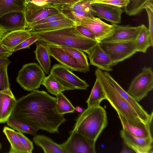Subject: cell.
<instances>
[{"mask_svg": "<svg viewBox=\"0 0 153 153\" xmlns=\"http://www.w3.org/2000/svg\"><path fill=\"white\" fill-rule=\"evenodd\" d=\"M76 25L74 22L67 18L49 22L37 25L27 30L30 32H45L75 26Z\"/></svg>", "mask_w": 153, "mask_h": 153, "instance_id": "cell-21", "label": "cell"}, {"mask_svg": "<svg viewBox=\"0 0 153 153\" xmlns=\"http://www.w3.org/2000/svg\"><path fill=\"white\" fill-rule=\"evenodd\" d=\"M153 88V72L150 67H144L131 83L126 91L137 102L146 96Z\"/></svg>", "mask_w": 153, "mask_h": 153, "instance_id": "cell-7", "label": "cell"}, {"mask_svg": "<svg viewBox=\"0 0 153 153\" xmlns=\"http://www.w3.org/2000/svg\"><path fill=\"white\" fill-rule=\"evenodd\" d=\"M38 41V37L35 35L32 34L31 36L13 48L11 51L13 53L22 49L29 48L31 45Z\"/></svg>", "mask_w": 153, "mask_h": 153, "instance_id": "cell-40", "label": "cell"}, {"mask_svg": "<svg viewBox=\"0 0 153 153\" xmlns=\"http://www.w3.org/2000/svg\"><path fill=\"white\" fill-rule=\"evenodd\" d=\"M107 125L106 111L100 105L84 110L71 131L82 135L95 146L97 140Z\"/></svg>", "mask_w": 153, "mask_h": 153, "instance_id": "cell-3", "label": "cell"}, {"mask_svg": "<svg viewBox=\"0 0 153 153\" xmlns=\"http://www.w3.org/2000/svg\"><path fill=\"white\" fill-rule=\"evenodd\" d=\"M3 132L10 145L9 153H29L21 142L16 131L14 130L5 126Z\"/></svg>", "mask_w": 153, "mask_h": 153, "instance_id": "cell-24", "label": "cell"}, {"mask_svg": "<svg viewBox=\"0 0 153 153\" xmlns=\"http://www.w3.org/2000/svg\"><path fill=\"white\" fill-rule=\"evenodd\" d=\"M75 27L77 30L85 36L97 41L95 34L89 29L80 25H77Z\"/></svg>", "mask_w": 153, "mask_h": 153, "instance_id": "cell-42", "label": "cell"}, {"mask_svg": "<svg viewBox=\"0 0 153 153\" xmlns=\"http://www.w3.org/2000/svg\"><path fill=\"white\" fill-rule=\"evenodd\" d=\"M13 52L4 46L0 39V59H6L11 56Z\"/></svg>", "mask_w": 153, "mask_h": 153, "instance_id": "cell-43", "label": "cell"}, {"mask_svg": "<svg viewBox=\"0 0 153 153\" xmlns=\"http://www.w3.org/2000/svg\"><path fill=\"white\" fill-rule=\"evenodd\" d=\"M42 84L45 87L48 92L55 96L59 93L69 90L51 73L45 77Z\"/></svg>", "mask_w": 153, "mask_h": 153, "instance_id": "cell-29", "label": "cell"}, {"mask_svg": "<svg viewBox=\"0 0 153 153\" xmlns=\"http://www.w3.org/2000/svg\"><path fill=\"white\" fill-rule=\"evenodd\" d=\"M10 61L7 58L0 59V66L4 65H9Z\"/></svg>", "mask_w": 153, "mask_h": 153, "instance_id": "cell-48", "label": "cell"}, {"mask_svg": "<svg viewBox=\"0 0 153 153\" xmlns=\"http://www.w3.org/2000/svg\"><path fill=\"white\" fill-rule=\"evenodd\" d=\"M114 25L115 29L113 34L103 40L111 41H135L142 27V25L136 27L117 24Z\"/></svg>", "mask_w": 153, "mask_h": 153, "instance_id": "cell-18", "label": "cell"}, {"mask_svg": "<svg viewBox=\"0 0 153 153\" xmlns=\"http://www.w3.org/2000/svg\"><path fill=\"white\" fill-rule=\"evenodd\" d=\"M50 72L69 90H85L89 86L88 84L85 81L79 78L62 65H54L51 69Z\"/></svg>", "mask_w": 153, "mask_h": 153, "instance_id": "cell-8", "label": "cell"}, {"mask_svg": "<svg viewBox=\"0 0 153 153\" xmlns=\"http://www.w3.org/2000/svg\"><path fill=\"white\" fill-rule=\"evenodd\" d=\"M58 7L60 9L82 11L94 16L93 12L91 5L90 4V1L85 0L73 5L65 4Z\"/></svg>", "mask_w": 153, "mask_h": 153, "instance_id": "cell-34", "label": "cell"}, {"mask_svg": "<svg viewBox=\"0 0 153 153\" xmlns=\"http://www.w3.org/2000/svg\"><path fill=\"white\" fill-rule=\"evenodd\" d=\"M45 75L38 63H30L23 65L19 72L16 80L25 90L32 91L40 87Z\"/></svg>", "mask_w": 153, "mask_h": 153, "instance_id": "cell-5", "label": "cell"}, {"mask_svg": "<svg viewBox=\"0 0 153 153\" xmlns=\"http://www.w3.org/2000/svg\"><path fill=\"white\" fill-rule=\"evenodd\" d=\"M61 48L69 53L82 64L87 67L89 68V65L87 56L83 51L74 48L65 47Z\"/></svg>", "mask_w": 153, "mask_h": 153, "instance_id": "cell-35", "label": "cell"}, {"mask_svg": "<svg viewBox=\"0 0 153 153\" xmlns=\"http://www.w3.org/2000/svg\"><path fill=\"white\" fill-rule=\"evenodd\" d=\"M47 2L49 4L57 7L65 5L59 0H47Z\"/></svg>", "mask_w": 153, "mask_h": 153, "instance_id": "cell-47", "label": "cell"}, {"mask_svg": "<svg viewBox=\"0 0 153 153\" xmlns=\"http://www.w3.org/2000/svg\"><path fill=\"white\" fill-rule=\"evenodd\" d=\"M120 134L124 143L135 153H153L152 137L146 138L135 137L123 129Z\"/></svg>", "mask_w": 153, "mask_h": 153, "instance_id": "cell-14", "label": "cell"}, {"mask_svg": "<svg viewBox=\"0 0 153 153\" xmlns=\"http://www.w3.org/2000/svg\"><path fill=\"white\" fill-rule=\"evenodd\" d=\"M7 125L14 130L32 135L36 134L38 130L11 116L7 122Z\"/></svg>", "mask_w": 153, "mask_h": 153, "instance_id": "cell-30", "label": "cell"}, {"mask_svg": "<svg viewBox=\"0 0 153 153\" xmlns=\"http://www.w3.org/2000/svg\"><path fill=\"white\" fill-rule=\"evenodd\" d=\"M76 25H80L89 29L94 33L97 40L100 42L112 35L115 29L114 25L108 24L95 16Z\"/></svg>", "mask_w": 153, "mask_h": 153, "instance_id": "cell-15", "label": "cell"}, {"mask_svg": "<svg viewBox=\"0 0 153 153\" xmlns=\"http://www.w3.org/2000/svg\"><path fill=\"white\" fill-rule=\"evenodd\" d=\"M144 9L146 10L148 16L149 24L148 29L151 43L152 47L153 45V3L150 2L147 3L145 6Z\"/></svg>", "mask_w": 153, "mask_h": 153, "instance_id": "cell-37", "label": "cell"}, {"mask_svg": "<svg viewBox=\"0 0 153 153\" xmlns=\"http://www.w3.org/2000/svg\"><path fill=\"white\" fill-rule=\"evenodd\" d=\"M120 153H133L135 152L133 150L128 146L125 143H124L123 146V149Z\"/></svg>", "mask_w": 153, "mask_h": 153, "instance_id": "cell-46", "label": "cell"}, {"mask_svg": "<svg viewBox=\"0 0 153 153\" xmlns=\"http://www.w3.org/2000/svg\"><path fill=\"white\" fill-rule=\"evenodd\" d=\"M56 96V107L59 114L64 115L74 111L75 108L62 92L58 93Z\"/></svg>", "mask_w": 153, "mask_h": 153, "instance_id": "cell-33", "label": "cell"}, {"mask_svg": "<svg viewBox=\"0 0 153 153\" xmlns=\"http://www.w3.org/2000/svg\"><path fill=\"white\" fill-rule=\"evenodd\" d=\"M26 0H0V17L7 13L25 11Z\"/></svg>", "mask_w": 153, "mask_h": 153, "instance_id": "cell-26", "label": "cell"}, {"mask_svg": "<svg viewBox=\"0 0 153 153\" xmlns=\"http://www.w3.org/2000/svg\"><path fill=\"white\" fill-rule=\"evenodd\" d=\"M36 48L34 51L36 59L44 72L49 74L51 68V60L47 45L39 41L36 43Z\"/></svg>", "mask_w": 153, "mask_h": 153, "instance_id": "cell-22", "label": "cell"}, {"mask_svg": "<svg viewBox=\"0 0 153 153\" xmlns=\"http://www.w3.org/2000/svg\"><path fill=\"white\" fill-rule=\"evenodd\" d=\"M31 35V33L27 29L15 30L5 33L0 39V41L4 46L11 51Z\"/></svg>", "mask_w": 153, "mask_h": 153, "instance_id": "cell-20", "label": "cell"}, {"mask_svg": "<svg viewBox=\"0 0 153 153\" xmlns=\"http://www.w3.org/2000/svg\"><path fill=\"white\" fill-rule=\"evenodd\" d=\"M16 100L11 90L0 91V123L7 122L11 116Z\"/></svg>", "mask_w": 153, "mask_h": 153, "instance_id": "cell-19", "label": "cell"}, {"mask_svg": "<svg viewBox=\"0 0 153 153\" xmlns=\"http://www.w3.org/2000/svg\"><path fill=\"white\" fill-rule=\"evenodd\" d=\"M59 9L65 17L73 21L76 24L91 19L94 17L82 11Z\"/></svg>", "mask_w": 153, "mask_h": 153, "instance_id": "cell-31", "label": "cell"}, {"mask_svg": "<svg viewBox=\"0 0 153 153\" xmlns=\"http://www.w3.org/2000/svg\"><path fill=\"white\" fill-rule=\"evenodd\" d=\"M105 94L106 100L111 106L130 124L142 127L150 124L143 123L130 104L115 90L105 76L104 72L97 68L95 71Z\"/></svg>", "mask_w": 153, "mask_h": 153, "instance_id": "cell-4", "label": "cell"}, {"mask_svg": "<svg viewBox=\"0 0 153 153\" xmlns=\"http://www.w3.org/2000/svg\"><path fill=\"white\" fill-rule=\"evenodd\" d=\"M58 7L50 4L38 6L31 2L26 3L25 13L27 24L59 13L60 11Z\"/></svg>", "mask_w": 153, "mask_h": 153, "instance_id": "cell-12", "label": "cell"}, {"mask_svg": "<svg viewBox=\"0 0 153 153\" xmlns=\"http://www.w3.org/2000/svg\"><path fill=\"white\" fill-rule=\"evenodd\" d=\"M47 45L50 56L68 69L83 73L89 71V68L82 64L61 48Z\"/></svg>", "mask_w": 153, "mask_h": 153, "instance_id": "cell-10", "label": "cell"}, {"mask_svg": "<svg viewBox=\"0 0 153 153\" xmlns=\"http://www.w3.org/2000/svg\"><path fill=\"white\" fill-rule=\"evenodd\" d=\"M26 2H31L38 6H43L50 4L47 2V0H26Z\"/></svg>", "mask_w": 153, "mask_h": 153, "instance_id": "cell-44", "label": "cell"}, {"mask_svg": "<svg viewBox=\"0 0 153 153\" xmlns=\"http://www.w3.org/2000/svg\"><path fill=\"white\" fill-rule=\"evenodd\" d=\"M64 4L73 5L83 0H59Z\"/></svg>", "mask_w": 153, "mask_h": 153, "instance_id": "cell-45", "label": "cell"}, {"mask_svg": "<svg viewBox=\"0 0 153 153\" xmlns=\"http://www.w3.org/2000/svg\"><path fill=\"white\" fill-rule=\"evenodd\" d=\"M135 44L137 52L145 53L151 45L148 28L143 24L135 40Z\"/></svg>", "mask_w": 153, "mask_h": 153, "instance_id": "cell-28", "label": "cell"}, {"mask_svg": "<svg viewBox=\"0 0 153 153\" xmlns=\"http://www.w3.org/2000/svg\"><path fill=\"white\" fill-rule=\"evenodd\" d=\"M85 0L91 1H97V0Z\"/></svg>", "mask_w": 153, "mask_h": 153, "instance_id": "cell-51", "label": "cell"}, {"mask_svg": "<svg viewBox=\"0 0 153 153\" xmlns=\"http://www.w3.org/2000/svg\"><path fill=\"white\" fill-rule=\"evenodd\" d=\"M104 75L110 84L117 92L131 105L140 120L146 124L151 125L153 118V112L149 114L138 102L125 91L114 79L108 72H104Z\"/></svg>", "mask_w": 153, "mask_h": 153, "instance_id": "cell-11", "label": "cell"}, {"mask_svg": "<svg viewBox=\"0 0 153 153\" xmlns=\"http://www.w3.org/2000/svg\"><path fill=\"white\" fill-rule=\"evenodd\" d=\"M122 126L123 129L135 137L146 138L152 137L150 125L139 127L132 126L129 123L118 113H117Z\"/></svg>", "mask_w": 153, "mask_h": 153, "instance_id": "cell-25", "label": "cell"}, {"mask_svg": "<svg viewBox=\"0 0 153 153\" xmlns=\"http://www.w3.org/2000/svg\"><path fill=\"white\" fill-rule=\"evenodd\" d=\"M129 0H98L90 1V4L93 3L104 4L118 7H124L129 2Z\"/></svg>", "mask_w": 153, "mask_h": 153, "instance_id": "cell-39", "label": "cell"}, {"mask_svg": "<svg viewBox=\"0 0 153 153\" xmlns=\"http://www.w3.org/2000/svg\"><path fill=\"white\" fill-rule=\"evenodd\" d=\"M5 33L4 32L0 27V39Z\"/></svg>", "mask_w": 153, "mask_h": 153, "instance_id": "cell-50", "label": "cell"}, {"mask_svg": "<svg viewBox=\"0 0 153 153\" xmlns=\"http://www.w3.org/2000/svg\"><path fill=\"white\" fill-rule=\"evenodd\" d=\"M88 55L91 65L105 71L108 72L113 70L112 68L114 65L112 61L109 56L101 47L99 43Z\"/></svg>", "mask_w": 153, "mask_h": 153, "instance_id": "cell-17", "label": "cell"}, {"mask_svg": "<svg viewBox=\"0 0 153 153\" xmlns=\"http://www.w3.org/2000/svg\"><path fill=\"white\" fill-rule=\"evenodd\" d=\"M105 94L100 82L96 78L90 94L86 101L87 107L100 105L101 101L106 100Z\"/></svg>", "mask_w": 153, "mask_h": 153, "instance_id": "cell-27", "label": "cell"}, {"mask_svg": "<svg viewBox=\"0 0 153 153\" xmlns=\"http://www.w3.org/2000/svg\"><path fill=\"white\" fill-rule=\"evenodd\" d=\"M128 5L124 7L126 13L129 16L137 15L144 9L146 4L153 2V0H129Z\"/></svg>", "mask_w": 153, "mask_h": 153, "instance_id": "cell-32", "label": "cell"}, {"mask_svg": "<svg viewBox=\"0 0 153 153\" xmlns=\"http://www.w3.org/2000/svg\"><path fill=\"white\" fill-rule=\"evenodd\" d=\"M56 98L37 90L16 100L11 116L39 130L59 133L58 128L66 119L56 107Z\"/></svg>", "mask_w": 153, "mask_h": 153, "instance_id": "cell-1", "label": "cell"}, {"mask_svg": "<svg viewBox=\"0 0 153 153\" xmlns=\"http://www.w3.org/2000/svg\"><path fill=\"white\" fill-rule=\"evenodd\" d=\"M33 141L36 146L42 149L45 153H65L61 144L55 143L45 136L36 134L33 138Z\"/></svg>", "mask_w": 153, "mask_h": 153, "instance_id": "cell-23", "label": "cell"}, {"mask_svg": "<svg viewBox=\"0 0 153 153\" xmlns=\"http://www.w3.org/2000/svg\"><path fill=\"white\" fill-rule=\"evenodd\" d=\"M8 66H0V91L11 90L7 73Z\"/></svg>", "mask_w": 153, "mask_h": 153, "instance_id": "cell-36", "label": "cell"}, {"mask_svg": "<svg viewBox=\"0 0 153 153\" xmlns=\"http://www.w3.org/2000/svg\"><path fill=\"white\" fill-rule=\"evenodd\" d=\"M75 110L78 112L81 113L84 110L81 107L78 106H76V108H75Z\"/></svg>", "mask_w": 153, "mask_h": 153, "instance_id": "cell-49", "label": "cell"}, {"mask_svg": "<svg viewBox=\"0 0 153 153\" xmlns=\"http://www.w3.org/2000/svg\"><path fill=\"white\" fill-rule=\"evenodd\" d=\"M91 5L94 16H98L112 25L121 23L123 12L121 8L104 4L93 3Z\"/></svg>", "mask_w": 153, "mask_h": 153, "instance_id": "cell-13", "label": "cell"}, {"mask_svg": "<svg viewBox=\"0 0 153 153\" xmlns=\"http://www.w3.org/2000/svg\"><path fill=\"white\" fill-rule=\"evenodd\" d=\"M2 147V145L1 143H0V150L1 149Z\"/></svg>", "mask_w": 153, "mask_h": 153, "instance_id": "cell-52", "label": "cell"}, {"mask_svg": "<svg viewBox=\"0 0 153 153\" xmlns=\"http://www.w3.org/2000/svg\"><path fill=\"white\" fill-rule=\"evenodd\" d=\"M45 44L61 48L76 49L88 54L100 42L82 34L75 26L42 32H30Z\"/></svg>", "mask_w": 153, "mask_h": 153, "instance_id": "cell-2", "label": "cell"}, {"mask_svg": "<svg viewBox=\"0 0 153 153\" xmlns=\"http://www.w3.org/2000/svg\"><path fill=\"white\" fill-rule=\"evenodd\" d=\"M17 133L23 144L26 148L29 153H31L33 149V142L25 136L23 133L19 131Z\"/></svg>", "mask_w": 153, "mask_h": 153, "instance_id": "cell-41", "label": "cell"}, {"mask_svg": "<svg viewBox=\"0 0 153 153\" xmlns=\"http://www.w3.org/2000/svg\"><path fill=\"white\" fill-rule=\"evenodd\" d=\"M25 11L12 12L3 15L0 17V27L5 33L25 30L27 23Z\"/></svg>", "mask_w": 153, "mask_h": 153, "instance_id": "cell-16", "label": "cell"}, {"mask_svg": "<svg viewBox=\"0 0 153 153\" xmlns=\"http://www.w3.org/2000/svg\"><path fill=\"white\" fill-rule=\"evenodd\" d=\"M66 18L67 17L62 13L60 12L57 14L48 16L40 21L27 24L26 29L28 30L30 27L37 25L49 22Z\"/></svg>", "mask_w": 153, "mask_h": 153, "instance_id": "cell-38", "label": "cell"}, {"mask_svg": "<svg viewBox=\"0 0 153 153\" xmlns=\"http://www.w3.org/2000/svg\"><path fill=\"white\" fill-rule=\"evenodd\" d=\"M99 44L111 58L114 66L130 58L137 52L135 41H111L103 40L99 42Z\"/></svg>", "mask_w": 153, "mask_h": 153, "instance_id": "cell-6", "label": "cell"}, {"mask_svg": "<svg viewBox=\"0 0 153 153\" xmlns=\"http://www.w3.org/2000/svg\"><path fill=\"white\" fill-rule=\"evenodd\" d=\"M67 140L61 144L65 153H95V146L82 135L71 131Z\"/></svg>", "mask_w": 153, "mask_h": 153, "instance_id": "cell-9", "label": "cell"}]
</instances>
